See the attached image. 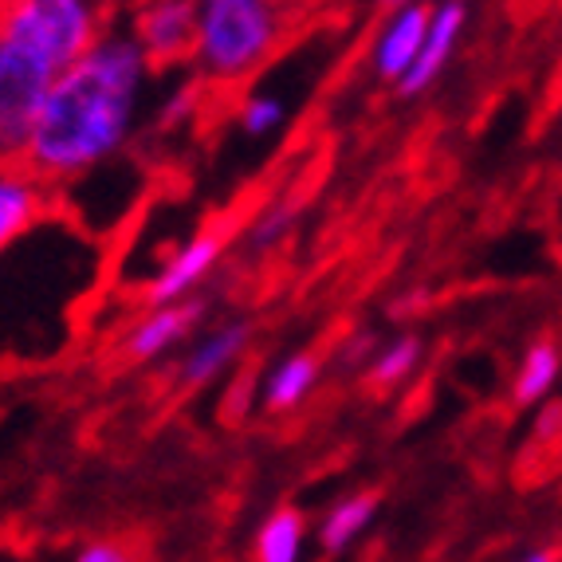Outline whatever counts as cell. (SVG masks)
<instances>
[{"instance_id": "e0dca14e", "label": "cell", "mask_w": 562, "mask_h": 562, "mask_svg": "<svg viewBox=\"0 0 562 562\" xmlns=\"http://www.w3.org/2000/svg\"><path fill=\"white\" fill-rule=\"evenodd\" d=\"M417 366H422V338L402 335V338H394L390 347L378 350L374 366H370V378H374L378 385H397V382H405Z\"/></svg>"}, {"instance_id": "4fadbf2b", "label": "cell", "mask_w": 562, "mask_h": 562, "mask_svg": "<svg viewBox=\"0 0 562 562\" xmlns=\"http://www.w3.org/2000/svg\"><path fill=\"white\" fill-rule=\"evenodd\" d=\"M559 374H562L559 347H554V342H535V347H527L524 362H519L512 394H516L519 405H539L554 390Z\"/></svg>"}, {"instance_id": "44dd1931", "label": "cell", "mask_w": 562, "mask_h": 562, "mask_svg": "<svg viewBox=\"0 0 562 562\" xmlns=\"http://www.w3.org/2000/svg\"><path fill=\"white\" fill-rule=\"evenodd\" d=\"M524 562H554L551 554H531V559H524Z\"/></svg>"}, {"instance_id": "2e32d148", "label": "cell", "mask_w": 562, "mask_h": 562, "mask_svg": "<svg viewBox=\"0 0 562 562\" xmlns=\"http://www.w3.org/2000/svg\"><path fill=\"white\" fill-rule=\"evenodd\" d=\"M236 122H240L244 138H272L283 122H288V103L272 91H256L240 103Z\"/></svg>"}, {"instance_id": "ac0fdd59", "label": "cell", "mask_w": 562, "mask_h": 562, "mask_svg": "<svg viewBox=\"0 0 562 562\" xmlns=\"http://www.w3.org/2000/svg\"><path fill=\"white\" fill-rule=\"evenodd\" d=\"M300 221V205L295 201H272L268 209L252 216V225H248V244H252L256 252H268V248H280L283 236L295 228Z\"/></svg>"}, {"instance_id": "603a6c76", "label": "cell", "mask_w": 562, "mask_h": 562, "mask_svg": "<svg viewBox=\"0 0 562 562\" xmlns=\"http://www.w3.org/2000/svg\"><path fill=\"white\" fill-rule=\"evenodd\" d=\"M106 4H114V0H106Z\"/></svg>"}, {"instance_id": "ffe728a7", "label": "cell", "mask_w": 562, "mask_h": 562, "mask_svg": "<svg viewBox=\"0 0 562 562\" xmlns=\"http://www.w3.org/2000/svg\"><path fill=\"white\" fill-rule=\"evenodd\" d=\"M76 562H134L131 551L119 543H91L76 554Z\"/></svg>"}, {"instance_id": "9c48e42d", "label": "cell", "mask_w": 562, "mask_h": 562, "mask_svg": "<svg viewBox=\"0 0 562 562\" xmlns=\"http://www.w3.org/2000/svg\"><path fill=\"white\" fill-rule=\"evenodd\" d=\"M429 12L432 4H425V0H409V4L390 12V20H385L382 32L374 36V47H370V64H374L378 79L402 83L405 71L413 67V59H417V52L425 44Z\"/></svg>"}, {"instance_id": "7a4b0ae2", "label": "cell", "mask_w": 562, "mask_h": 562, "mask_svg": "<svg viewBox=\"0 0 562 562\" xmlns=\"http://www.w3.org/2000/svg\"><path fill=\"white\" fill-rule=\"evenodd\" d=\"M198 4L193 64L205 79L240 83L280 47L283 16L276 0H198Z\"/></svg>"}, {"instance_id": "30bf717a", "label": "cell", "mask_w": 562, "mask_h": 562, "mask_svg": "<svg viewBox=\"0 0 562 562\" xmlns=\"http://www.w3.org/2000/svg\"><path fill=\"white\" fill-rule=\"evenodd\" d=\"M248 342H252L248 319H225V323H216V327H209L205 335H193V347L181 358V370H178L181 382H186L189 390L216 382V378L225 374L228 366L244 355Z\"/></svg>"}, {"instance_id": "d6986e66", "label": "cell", "mask_w": 562, "mask_h": 562, "mask_svg": "<svg viewBox=\"0 0 562 562\" xmlns=\"http://www.w3.org/2000/svg\"><path fill=\"white\" fill-rule=\"evenodd\" d=\"M193 103H198V91L189 83H181V87H173V91L161 99V106H158V122L161 126H181V122H189V114H193Z\"/></svg>"}, {"instance_id": "8fae6325", "label": "cell", "mask_w": 562, "mask_h": 562, "mask_svg": "<svg viewBox=\"0 0 562 562\" xmlns=\"http://www.w3.org/2000/svg\"><path fill=\"white\" fill-rule=\"evenodd\" d=\"M44 216V181L29 166H0V252L29 236Z\"/></svg>"}, {"instance_id": "ba28073f", "label": "cell", "mask_w": 562, "mask_h": 562, "mask_svg": "<svg viewBox=\"0 0 562 562\" xmlns=\"http://www.w3.org/2000/svg\"><path fill=\"white\" fill-rule=\"evenodd\" d=\"M201 319H205V300H198V295L150 307L131 327V335H126V355H131L134 362H154V358L169 355V350L181 347L186 338L198 335Z\"/></svg>"}, {"instance_id": "5b68a950", "label": "cell", "mask_w": 562, "mask_h": 562, "mask_svg": "<svg viewBox=\"0 0 562 562\" xmlns=\"http://www.w3.org/2000/svg\"><path fill=\"white\" fill-rule=\"evenodd\" d=\"M198 0H146L134 16V32L142 56L154 64H178V59L193 56L198 44Z\"/></svg>"}, {"instance_id": "3957f363", "label": "cell", "mask_w": 562, "mask_h": 562, "mask_svg": "<svg viewBox=\"0 0 562 562\" xmlns=\"http://www.w3.org/2000/svg\"><path fill=\"white\" fill-rule=\"evenodd\" d=\"M0 32L59 76L103 36V24L94 0H0Z\"/></svg>"}, {"instance_id": "5bb4252c", "label": "cell", "mask_w": 562, "mask_h": 562, "mask_svg": "<svg viewBox=\"0 0 562 562\" xmlns=\"http://www.w3.org/2000/svg\"><path fill=\"white\" fill-rule=\"evenodd\" d=\"M303 516L295 507H280L276 516L263 519L256 535V562H300L303 554Z\"/></svg>"}, {"instance_id": "7c38bea8", "label": "cell", "mask_w": 562, "mask_h": 562, "mask_svg": "<svg viewBox=\"0 0 562 562\" xmlns=\"http://www.w3.org/2000/svg\"><path fill=\"white\" fill-rule=\"evenodd\" d=\"M315 382H319V358L315 355L295 350V355L280 358L272 366V374L263 378V409L272 413L295 409L315 390Z\"/></svg>"}, {"instance_id": "9a60e30c", "label": "cell", "mask_w": 562, "mask_h": 562, "mask_svg": "<svg viewBox=\"0 0 562 562\" xmlns=\"http://www.w3.org/2000/svg\"><path fill=\"white\" fill-rule=\"evenodd\" d=\"M374 512H378L374 496H355V499H342L338 507H330L327 519H323V527H319L323 547H327V551H347L358 535L370 527Z\"/></svg>"}, {"instance_id": "8992f818", "label": "cell", "mask_w": 562, "mask_h": 562, "mask_svg": "<svg viewBox=\"0 0 562 562\" xmlns=\"http://www.w3.org/2000/svg\"><path fill=\"white\" fill-rule=\"evenodd\" d=\"M464 24H469V4L464 0H437L432 4L425 44L417 52V59H413V67L405 71V79L397 83V94L417 99L445 76V67H449L452 52H457L460 36H464Z\"/></svg>"}, {"instance_id": "277c9868", "label": "cell", "mask_w": 562, "mask_h": 562, "mask_svg": "<svg viewBox=\"0 0 562 562\" xmlns=\"http://www.w3.org/2000/svg\"><path fill=\"white\" fill-rule=\"evenodd\" d=\"M56 71L0 32V166H24L32 126Z\"/></svg>"}, {"instance_id": "6da1fadb", "label": "cell", "mask_w": 562, "mask_h": 562, "mask_svg": "<svg viewBox=\"0 0 562 562\" xmlns=\"http://www.w3.org/2000/svg\"><path fill=\"white\" fill-rule=\"evenodd\" d=\"M150 59L131 32H103L76 64L59 71L32 126L24 166L40 181L64 186L119 158L138 126Z\"/></svg>"}, {"instance_id": "7402d4cb", "label": "cell", "mask_w": 562, "mask_h": 562, "mask_svg": "<svg viewBox=\"0 0 562 562\" xmlns=\"http://www.w3.org/2000/svg\"><path fill=\"white\" fill-rule=\"evenodd\" d=\"M385 4H390V9H402V4H409V0H385Z\"/></svg>"}, {"instance_id": "52a82bcc", "label": "cell", "mask_w": 562, "mask_h": 562, "mask_svg": "<svg viewBox=\"0 0 562 562\" xmlns=\"http://www.w3.org/2000/svg\"><path fill=\"white\" fill-rule=\"evenodd\" d=\"M221 256H225V233L189 236L178 252L169 256L158 272L150 276V283H146V303L161 307V303L189 300V295L209 280V272H213L216 263H221Z\"/></svg>"}]
</instances>
